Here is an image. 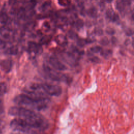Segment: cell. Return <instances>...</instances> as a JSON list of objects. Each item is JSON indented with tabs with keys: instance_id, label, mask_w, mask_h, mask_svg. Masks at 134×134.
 <instances>
[{
	"instance_id": "obj_9",
	"label": "cell",
	"mask_w": 134,
	"mask_h": 134,
	"mask_svg": "<svg viewBox=\"0 0 134 134\" xmlns=\"http://www.w3.org/2000/svg\"><path fill=\"white\" fill-rule=\"evenodd\" d=\"M87 15L92 18H95L97 16V9L94 7H91L87 11Z\"/></svg>"
},
{
	"instance_id": "obj_28",
	"label": "cell",
	"mask_w": 134,
	"mask_h": 134,
	"mask_svg": "<svg viewBox=\"0 0 134 134\" xmlns=\"http://www.w3.org/2000/svg\"><path fill=\"white\" fill-rule=\"evenodd\" d=\"M132 47L134 48V38H132Z\"/></svg>"
},
{
	"instance_id": "obj_19",
	"label": "cell",
	"mask_w": 134,
	"mask_h": 134,
	"mask_svg": "<svg viewBox=\"0 0 134 134\" xmlns=\"http://www.w3.org/2000/svg\"><path fill=\"white\" fill-rule=\"evenodd\" d=\"M94 33L97 36H102L103 34V30L100 28H96L94 29Z\"/></svg>"
},
{
	"instance_id": "obj_18",
	"label": "cell",
	"mask_w": 134,
	"mask_h": 134,
	"mask_svg": "<svg viewBox=\"0 0 134 134\" xmlns=\"http://www.w3.org/2000/svg\"><path fill=\"white\" fill-rule=\"evenodd\" d=\"M90 60L93 62V63H99L100 62V59L96 56H94L93 57H91V58H90Z\"/></svg>"
},
{
	"instance_id": "obj_10",
	"label": "cell",
	"mask_w": 134,
	"mask_h": 134,
	"mask_svg": "<svg viewBox=\"0 0 134 134\" xmlns=\"http://www.w3.org/2000/svg\"><path fill=\"white\" fill-rule=\"evenodd\" d=\"M115 14V13L114 12V10L111 9V8H109L108 9L105 13V16L109 20H111L114 14Z\"/></svg>"
},
{
	"instance_id": "obj_13",
	"label": "cell",
	"mask_w": 134,
	"mask_h": 134,
	"mask_svg": "<svg viewBox=\"0 0 134 134\" xmlns=\"http://www.w3.org/2000/svg\"><path fill=\"white\" fill-rule=\"evenodd\" d=\"M90 50L91 52L93 53H98L100 52L102 50V48L100 46H94L91 47L90 49Z\"/></svg>"
},
{
	"instance_id": "obj_3",
	"label": "cell",
	"mask_w": 134,
	"mask_h": 134,
	"mask_svg": "<svg viewBox=\"0 0 134 134\" xmlns=\"http://www.w3.org/2000/svg\"><path fill=\"white\" fill-rule=\"evenodd\" d=\"M43 68L44 72L52 80L55 81L69 82V77L60 72V71L55 70L46 64H43Z\"/></svg>"
},
{
	"instance_id": "obj_20",
	"label": "cell",
	"mask_w": 134,
	"mask_h": 134,
	"mask_svg": "<svg viewBox=\"0 0 134 134\" xmlns=\"http://www.w3.org/2000/svg\"><path fill=\"white\" fill-rule=\"evenodd\" d=\"M125 35L128 37L134 35V31L132 30L131 29L128 28L125 30Z\"/></svg>"
},
{
	"instance_id": "obj_11",
	"label": "cell",
	"mask_w": 134,
	"mask_h": 134,
	"mask_svg": "<svg viewBox=\"0 0 134 134\" xmlns=\"http://www.w3.org/2000/svg\"><path fill=\"white\" fill-rule=\"evenodd\" d=\"M100 52V55L104 58H107L109 55H111L113 53L112 51L109 49H106L104 50H102Z\"/></svg>"
},
{
	"instance_id": "obj_25",
	"label": "cell",
	"mask_w": 134,
	"mask_h": 134,
	"mask_svg": "<svg viewBox=\"0 0 134 134\" xmlns=\"http://www.w3.org/2000/svg\"><path fill=\"white\" fill-rule=\"evenodd\" d=\"M105 2L104 0H102L100 2V8L102 10H103V9H104L105 8Z\"/></svg>"
},
{
	"instance_id": "obj_12",
	"label": "cell",
	"mask_w": 134,
	"mask_h": 134,
	"mask_svg": "<svg viewBox=\"0 0 134 134\" xmlns=\"http://www.w3.org/2000/svg\"><path fill=\"white\" fill-rule=\"evenodd\" d=\"M7 86L6 84L4 82L0 83V96L4 95L6 92Z\"/></svg>"
},
{
	"instance_id": "obj_1",
	"label": "cell",
	"mask_w": 134,
	"mask_h": 134,
	"mask_svg": "<svg viewBox=\"0 0 134 134\" xmlns=\"http://www.w3.org/2000/svg\"><path fill=\"white\" fill-rule=\"evenodd\" d=\"M8 114L25 119L34 129H44L48 126L44 118L41 115L26 107H11L8 110Z\"/></svg>"
},
{
	"instance_id": "obj_24",
	"label": "cell",
	"mask_w": 134,
	"mask_h": 134,
	"mask_svg": "<svg viewBox=\"0 0 134 134\" xmlns=\"http://www.w3.org/2000/svg\"><path fill=\"white\" fill-rule=\"evenodd\" d=\"M119 17L118 15L117 14L115 13L114 14V16H113V18H112L111 21H112L113 22L115 23V22L118 21L119 20Z\"/></svg>"
},
{
	"instance_id": "obj_8",
	"label": "cell",
	"mask_w": 134,
	"mask_h": 134,
	"mask_svg": "<svg viewBox=\"0 0 134 134\" xmlns=\"http://www.w3.org/2000/svg\"><path fill=\"white\" fill-rule=\"evenodd\" d=\"M116 8L120 12H122L125 10L126 4L124 0H116Z\"/></svg>"
},
{
	"instance_id": "obj_16",
	"label": "cell",
	"mask_w": 134,
	"mask_h": 134,
	"mask_svg": "<svg viewBox=\"0 0 134 134\" xmlns=\"http://www.w3.org/2000/svg\"><path fill=\"white\" fill-rule=\"evenodd\" d=\"M7 53L10 54H16L17 53V49L15 47L10 48L7 50Z\"/></svg>"
},
{
	"instance_id": "obj_14",
	"label": "cell",
	"mask_w": 134,
	"mask_h": 134,
	"mask_svg": "<svg viewBox=\"0 0 134 134\" xmlns=\"http://www.w3.org/2000/svg\"><path fill=\"white\" fill-rule=\"evenodd\" d=\"M105 32L107 34L109 35H113L115 34V30L110 27H108L105 29Z\"/></svg>"
},
{
	"instance_id": "obj_2",
	"label": "cell",
	"mask_w": 134,
	"mask_h": 134,
	"mask_svg": "<svg viewBox=\"0 0 134 134\" xmlns=\"http://www.w3.org/2000/svg\"><path fill=\"white\" fill-rule=\"evenodd\" d=\"M14 102L18 105L29 107L30 108L39 111L47 107L46 102L37 100L25 93L19 94L15 97Z\"/></svg>"
},
{
	"instance_id": "obj_17",
	"label": "cell",
	"mask_w": 134,
	"mask_h": 134,
	"mask_svg": "<svg viewBox=\"0 0 134 134\" xmlns=\"http://www.w3.org/2000/svg\"><path fill=\"white\" fill-rule=\"evenodd\" d=\"M84 25V23L83 21L81 19H79L76 21V24H75V26H76V27L77 28V29H80L82 27H83Z\"/></svg>"
},
{
	"instance_id": "obj_21",
	"label": "cell",
	"mask_w": 134,
	"mask_h": 134,
	"mask_svg": "<svg viewBox=\"0 0 134 134\" xmlns=\"http://www.w3.org/2000/svg\"><path fill=\"white\" fill-rule=\"evenodd\" d=\"M87 43V40L86 39H79L77 41L78 45L80 46H81V47L84 46L85 44H86Z\"/></svg>"
},
{
	"instance_id": "obj_6",
	"label": "cell",
	"mask_w": 134,
	"mask_h": 134,
	"mask_svg": "<svg viewBox=\"0 0 134 134\" xmlns=\"http://www.w3.org/2000/svg\"><path fill=\"white\" fill-rule=\"evenodd\" d=\"M0 67L5 73H8L12 69V63L10 60H4L0 62Z\"/></svg>"
},
{
	"instance_id": "obj_23",
	"label": "cell",
	"mask_w": 134,
	"mask_h": 134,
	"mask_svg": "<svg viewBox=\"0 0 134 134\" xmlns=\"http://www.w3.org/2000/svg\"><path fill=\"white\" fill-rule=\"evenodd\" d=\"M50 39V38H49L48 36H47V37H43V38L41 39V40H40V43L41 44H45L46 43H47Z\"/></svg>"
},
{
	"instance_id": "obj_5",
	"label": "cell",
	"mask_w": 134,
	"mask_h": 134,
	"mask_svg": "<svg viewBox=\"0 0 134 134\" xmlns=\"http://www.w3.org/2000/svg\"><path fill=\"white\" fill-rule=\"evenodd\" d=\"M49 62L53 68L58 71H64L66 69V67L64 65V64H63L55 57H50L49 59Z\"/></svg>"
},
{
	"instance_id": "obj_4",
	"label": "cell",
	"mask_w": 134,
	"mask_h": 134,
	"mask_svg": "<svg viewBox=\"0 0 134 134\" xmlns=\"http://www.w3.org/2000/svg\"><path fill=\"white\" fill-rule=\"evenodd\" d=\"M40 86L42 91L46 94L52 96H58L61 95L62 93L61 88L54 84L49 83H40Z\"/></svg>"
},
{
	"instance_id": "obj_22",
	"label": "cell",
	"mask_w": 134,
	"mask_h": 134,
	"mask_svg": "<svg viewBox=\"0 0 134 134\" xmlns=\"http://www.w3.org/2000/svg\"><path fill=\"white\" fill-rule=\"evenodd\" d=\"M58 2L62 6H66L70 3L69 0H58Z\"/></svg>"
},
{
	"instance_id": "obj_29",
	"label": "cell",
	"mask_w": 134,
	"mask_h": 134,
	"mask_svg": "<svg viewBox=\"0 0 134 134\" xmlns=\"http://www.w3.org/2000/svg\"><path fill=\"white\" fill-rule=\"evenodd\" d=\"M114 0H106V1L107 2V3H111Z\"/></svg>"
},
{
	"instance_id": "obj_26",
	"label": "cell",
	"mask_w": 134,
	"mask_h": 134,
	"mask_svg": "<svg viewBox=\"0 0 134 134\" xmlns=\"http://www.w3.org/2000/svg\"><path fill=\"white\" fill-rule=\"evenodd\" d=\"M111 40H112L113 43H115V42H116V41H117V40H116V39L115 37H112Z\"/></svg>"
},
{
	"instance_id": "obj_27",
	"label": "cell",
	"mask_w": 134,
	"mask_h": 134,
	"mask_svg": "<svg viewBox=\"0 0 134 134\" xmlns=\"http://www.w3.org/2000/svg\"><path fill=\"white\" fill-rule=\"evenodd\" d=\"M2 102L0 100V112L2 111Z\"/></svg>"
},
{
	"instance_id": "obj_7",
	"label": "cell",
	"mask_w": 134,
	"mask_h": 134,
	"mask_svg": "<svg viewBox=\"0 0 134 134\" xmlns=\"http://www.w3.org/2000/svg\"><path fill=\"white\" fill-rule=\"evenodd\" d=\"M28 50L30 52L36 54L41 52L42 49L39 44L34 42H30L28 43Z\"/></svg>"
},
{
	"instance_id": "obj_30",
	"label": "cell",
	"mask_w": 134,
	"mask_h": 134,
	"mask_svg": "<svg viewBox=\"0 0 134 134\" xmlns=\"http://www.w3.org/2000/svg\"><path fill=\"white\" fill-rule=\"evenodd\" d=\"M132 19L134 20V14L132 15Z\"/></svg>"
},
{
	"instance_id": "obj_15",
	"label": "cell",
	"mask_w": 134,
	"mask_h": 134,
	"mask_svg": "<svg viewBox=\"0 0 134 134\" xmlns=\"http://www.w3.org/2000/svg\"><path fill=\"white\" fill-rule=\"evenodd\" d=\"M109 42V40L107 37H104L99 41L100 44L102 46H107V44H108Z\"/></svg>"
}]
</instances>
